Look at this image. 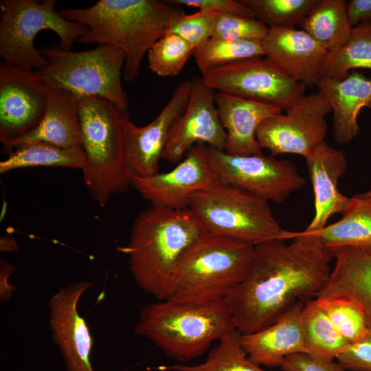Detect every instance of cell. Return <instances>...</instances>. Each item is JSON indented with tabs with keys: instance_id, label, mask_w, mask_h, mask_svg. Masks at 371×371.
<instances>
[{
	"instance_id": "6da1fadb",
	"label": "cell",
	"mask_w": 371,
	"mask_h": 371,
	"mask_svg": "<svg viewBox=\"0 0 371 371\" xmlns=\"http://www.w3.org/2000/svg\"><path fill=\"white\" fill-rule=\"evenodd\" d=\"M287 239L254 246L246 277L225 300L242 335L272 324L296 302L315 299L329 278L333 257L315 234L289 232Z\"/></svg>"
},
{
	"instance_id": "7a4b0ae2",
	"label": "cell",
	"mask_w": 371,
	"mask_h": 371,
	"mask_svg": "<svg viewBox=\"0 0 371 371\" xmlns=\"http://www.w3.org/2000/svg\"><path fill=\"white\" fill-rule=\"evenodd\" d=\"M208 232L189 210L151 205L135 218L127 255L133 280L159 300L170 297L190 251Z\"/></svg>"
},
{
	"instance_id": "3957f363",
	"label": "cell",
	"mask_w": 371,
	"mask_h": 371,
	"mask_svg": "<svg viewBox=\"0 0 371 371\" xmlns=\"http://www.w3.org/2000/svg\"><path fill=\"white\" fill-rule=\"evenodd\" d=\"M182 11L166 1L100 0L89 8H65L58 12L68 21L88 27L77 42L121 49L126 57L122 76L124 81L132 82L146 53Z\"/></svg>"
},
{
	"instance_id": "277c9868",
	"label": "cell",
	"mask_w": 371,
	"mask_h": 371,
	"mask_svg": "<svg viewBox=\"0 0 371 371\" xmlns=\"http://www.w3.org/2000/svg\"><path fill=\"white\" fill-rule=\"evenodd\" d=\"M235 328L225 301L167 299L144 305L134 328L168 357L187 362Z\"/></svg>"
},
{
	"instance_id": "5b68a950",
	"label": "cell",
	"mask_w": 371,
	"mask_h": 371,
	"mask_svg": "<svg viewBox=\"0 0 371 371\" xmlns=\"http://www.w3.org/2000/svg\"><path fill=\"white\" fill-rule=\"evenodd\" d=\"M78 100L86 156L83 180L91 196L104 207L112 195L126 192L131 186L124 153V124L130 115L100 97Z\"/></svg>"
},
{
	"instance_id": "8992f818",
	"label": "cell",
	"mask_w": 371,
	"mask_h": 371,
	"mask_svg": "<svg viewBox=\"0 0 371 371\" xmlns=\"http://www.w3.org/2000/svg\"><path fill=\"white\" fill-rule=\"evenodd\" d=\"M254 249V246L208 232L185 258L168 299L225 301L246 277Z\"/></svg>"
},
{
	"instance_id": "52a82bcc",
	"label": "cell",
	"mask_w": 371,
	"mask_h": 371,
	"mask_svg": "<svg viewBox=\"0 0 371 371\" xmlns=\"http://www.w3.org/2000/svg\"><path fill=\"white\" fill-rule=\"evenodd\" d=\"M269 201L240 188L219 183L197 192L188 207L209 233L252 246L274 239L287 240Z\"/></svg>"
},
{
	"instance_id": "ba28073f",
	"label": "cell",
	"mask_w": 371,
	"mask_h": 371,
	"mask_svg": "<svg viewBox=\"0 0 371 371\" xmlns=\"http://www.w3.org/2000/svg\"><path fill=\"white\" fill-rule=\"evenodd\" d=\"M38 50L47 63L36 72L54 88L66 89L77 98L100 97L127 110V95L122 84L126 57L121 49L98 45L92 49L74 52L52 44Z\"/></svg>"
},
{
	"instance_id": "9c48e42d",
	"label": "cell",
	"mask_w": 371,
	"mask_h": 371,
	"mask_svg": "<svg viewBox=\"0 0 371 371\" xmlns=\"http://www.w3.org/2000/svg\"><path fill=\"white\" fill-rule=\"evenodd\" d=\"M56 5L55 0L0 1V56L4 63L33 71L44 67L46 60L34 45L43 30L55 32L60 47L71 50L88 27L65 19L56 11Z\"/></svg>"
},
{
	"instance_id": "30bf717a",
	"label": "cell",
	"mask_w": 371,
	"mask_h": 371,
	"mask_svg": "<svg viewBox=\"0 0 371 371\" xmlns=\"http://www.w3.org/2000/svg\"><path fill=\"white\" fill-rule=\"evenodd\" d=\"M206 155L221 183L240 188L267 201L282 203L305 183L292 161L262 153L233 155L206 145Z\"/></svg>"
},
{
	"instance_id": "8fae6325",
	"label": "cell",
	"mask_w": 371,
	"mask_h": 371,
	"mask_svg": "<svg viewBox=\"0 0 371 371\" xmlns=\"http://www.w3.org/2000/svg\"><path fill=\"white\" fill-rule=\"evenodd\" d=\"M54 87L36 71L1 63L0 65V141L8 155L17 140L42 121Z\"/></svg>"
},
{
	"instance_id": "7c38bea8",
	"label": "cell",
	"mask_w": 371,
	"mask_h": 371,
	"mask_svg": "<svg viewBox=\"0 0 371 371\" xmlns=\"http://www.w3.org/2000/svg\"><path fill=\"white\" fill-rule=\"evenodd\" d=\"M217 91L267 104L286 111L305 95L306 86L295 82L265 56L243 60L202 76Z\"/></svg>"
},
{
	"instance_id": "4fadbf2b",
	"label": "cell",
	"mask_w": 371,
	"mask_h": 371,
	"mask_svg": "<svg viewBox=\"0 0 371 371\" xmlns=\"http://www.w3.org/2000/svg\"><path fill=\"white\" fill-rule=\"evenodd\" d=\"M285 111L259 126L257 141L271 156L295 154L306 157L325 142L328 129L326 117L331 112L329 102L318 91L303 95Z\"/></svg>"
},
{
	"instance_id": "5bb4252c",
	"label": "cell",
	"mask_w": 371,
	"mask_h": 371,
	"mask_svg": "<svg viewBox=\"0 0 371 371\" xmlns=\"http://www.w3.org/2000/svg\"><path fill=\"white\" fill-rule=\"evenodd\" d=\"M131 186L151 205L188 209L192 195L221 183L207 158L206 145L197 144L170 171L148 177H130Z\"/></svg>"
},
{
	"instance_id": "9a60e30c",
	"label": "cell",
	"mask_w": 371,
	"mask_h": 371,
	"mask_svg": "<svg viewBox=\"0 0 371 371\" xmlns=\"http://www.w3.org/2000/svg\"><path fill=\"white\" fill-rule=\"evenodd\" d=\"M186 108L173 123L161 159L171 163L180 162L188 151L197 144L225 150L226 132L219 118L216 91L202 78L194 76Z\"/></svg>"
},
{
	"instance_id": "2e32d148",
	"label": "cell",
	"mask_w": 371,
	"mask_h": 371,
	"mask_svg": "<svg viewBox=\"0 0 371 371\" xmlns=\"http://www.w3.org/2000/svg\"><path fill=\"white\" fill-rule=\"evenodd\" d=\"M190 91V80L179 84L159 115L146 126H136L130 117L126 120L124 153L130 177H148L159 172L170 130L185 111Z\"/></svg>"
},
{
	"instance_id": "e0dca14e",
	"label": "cell",
	"mask_w": 371,
	"mask_h": 371,
	"mask_svg": "<svg viewBox=\"0 0 371 371\" xmlns=\"http://www.w3.org/2000/svg\"><path fill=\"white\" fill-rule=\"evenodd\" d=\"M92 286L85 280L66 285L49 302L53 341L60 350L67 371H94L91 361L93 338L77 307L82 295Z\"/></svg>"
},
{
	"instance_id": "ac0fdd59",
	"label": "cell",
	"mask_w": 371,
	"mask_h": 371,
	"mask_svg": "<svg viewBox=\"0 0 371 371\" xmlns=\"http://www.w3.org/2000/svg\"><path fill=\"white\" fill-rule=\"evenodd\" d=\"M261 43L265 56L295 82L317 86L323 77L329 52L302 29L269 27Z\"/></svg>"
},
{
	"instance_id": "d6986e66",
	"label": "cell",
	"mask_w": 371,
	"mask_h": 371,
	"mask_svg": "<svg viewBox=\"0 0 371 371\" xmlns=\"http://www.w3.org/2000/svg\"><path fill=\"white\" fill-rule=\"evenodd\" d=\"M305 159L313 188L315 213L304 231L315 232L326 227L331 216L341 214L348 203L349 197L341 194L337 188L348 162L342 150L333 148L326 142Z\"/></svg>"
},
{
	"instance_id": "ffe728a7",
	"label": "cell",
	"mask_w": 371,
	"mask_h": 371,
	"mask_svg": "<svg viewBox=\"0 0 371 371\" xmlns=\"http://www.w3.org/2000/svg\"><path fill=\"white\" fill-rule=\"evenodd\" d=\"M304 304L296 302L272 324L253 333L241 334L242 346L252 362L269 368L280 367L286 356L306 353L302 323Z\"/></svg>"
},
{
	"instance_id": "44dd1931",
	"label": "cell",
	"mask_w": 371,
	"mask_h": 371,
	"mask_svg": "<svg viewBox=\"0 0 371 371\" xmlns=\"http://www.w3.org/2000/svg\"><path fill=\"white\" fill-rule=\"evenodd\" d=\"M216 109L226 132L225 152L233 155L262 153L257 139L259 126L282 110L262 102L224 92L215 94Z\"/></svg>"
},
{
	"instance_id": "7402d4cb",
	"label": "cell",
	"mask_w": 371,
	"mask_h": 371,
	"mask_svg": "<svg viewBox=\"0 0 371 371\" xmlns=\"http://www.w3.org/2000/svg\"><path fill=\"white\" fill-rule=\"evenodd\" d=\"M317 86L333 111L335 141L343 144L352 142L360 133V111L371 104V78L352 70L341 80L322 77Z\"/></svg>"
},
{
	"instance_id": "603a6c76",
	"label": "cell",
	"mask_w": 371,
	"mask_h": 371,
	"mask_svg": "<svg viewBox=\"0 0 371 371\" xmlns=\"http://www.w3.org/2000/svg\"><path fill=\"white\" fill-rule=\"evenodd\" d=\"M335 265L316 298L344 297L357 304L371 330V254L352 247L328 249Z\"/></svg>"
},
{
	"instance_id": "cb8c5ba5",
	"label": "cell",
	"mask_w": 371,
	"mask_h": 371,
	"mask_svg": "<svg viewBox=\"0 0 371 371\" xmlns=\"http://www.w3.org/2000/svg\"><path fill=\"white\" fill-rule=\"evenodd\" d=\"M38 141L64 148L83 149L78 100L72 93L53 88L42 121L33 131L14 142L10 153L19 145Z\"/></svg>"
},
{
	"instance_id": "d4e9b609",
	"label": "cell",
	"mask_w": 371,
	"mask_h": 371,
	"mask_svg": "<svg viewBox=\"0 0 371 371\" xmlns=\"http://www.w3.org/2000/svg\"><path fill=\"white\" fill-rule=\"evenodd\" d=\"M341 218L313 232L328 249L352 247L371 254V196L349 197Z\"/></svg>"
},
{
	"instance_id": "484cf974",
	"label": "cell",
	"mask_w": 371,
	"mask_h": 371,
	"mask_svg": "<svg viewBox=\"0 0 371 371\" xmlns=\"http://www.w3.org/2000/svg\"><path fill=\"white\" fill-rule=\"evenodd\" d=\"M344 0H319L300 23L302 30L329 52L342 47L350 38L353 27L346 12Z\"/></svg>"
},
{
	"instance_id": "4316f807",
	"label": "cell",
	"mask_w": 371,
	"mask_h": 371,
	"mask_svg": "<svg viewBox=\"0 0 371 371\" xmlns=\"http://www.w3.org/2000/svg\"><path fill=\"white\" fill-rule=\"evenodd\" d=\"M0 161V174L34 166H58L82 170L86 156L83 149L64 148L45 142H32L15 147Z\"/></svg>"
},
{
	"instance_id": "83f0119b",
	"label": "cell",
	"mask_w": 371,
	"mask_h": 371,
	"mask_svg": "<svg viewBox=\"0 0 371 371\" xmlns=\"http://www.w3.org/2000/svg\"><path fill=\"white\" fill-rule=\"evenodd\" d=\"M306 353L334 361L349 346L339 333L315 299L305 302L302 311Z\"/></svg>"
},
{
	"instance_id": "f1b7e54d",
	"label": "cell",
	"mask_w": 371,
	"mask_h": 371,
	"mask_svg": "<svg viewBox=\"0 0 371 371\" xmlns=\"http://www.w3.org/2000/svg\"><path fill=\"white\" fill-rule=\"evenodd\" d=\"M161 369L168 371H268L248 358L241 344V334L235 328L223 335L203 363L162 366Z\"/></svg>"
},
{
	"instance_id": "f546056e",
	"label": "cell",
	"mask_w": 371,
	"mask_h": 371,
	"mask_svg": "<svg viewBox=\"0 0 371 371\" xmlns=\"http://www.w3.org/2000/svg\"><path fill=\"white\" fill-rule=\"evenodd\" d=\"M193 57L202 74L250 58L265 56L261 41H235L212 37L195 47Z\"/></svg>"
},
{
	"instance_id": "4dcf8cb0",
	"label": "cell",
	"mask_w": 371,
	"mask_h": 371,
	"mask_svg": "<svg viewBox=\"0 0 371 371\" xmlns=\"http://www.w3.org/2000/svg\"><path fill=\"white\" fill-rule=\"evenodd\" d=\"M359 68L371 70V21L354 27L349 41L337 51L329 52L323 77L341 80Z\"/></svg>"
},
{
	"instance_id": "1f68e13d",
	"label": "cell",
	"mask_w": 371,
	"mask_h": 371,
	"mask_svg": "<svg viewBox=\"0 0 371 371\" xmlns=\"http://www.w3.org/2000/svg\"><path fill=\"white\" fill-rule=\"evenodd\" d=\"M268 27H294L319 0H240Z\"/></svg>"
},
{
	"instance_id": "d6a6232c",
	"label": "cell",
	"mask_w": 371,
	"mask_h": 371,
	"mask_svg": "<svg viewBox=\"0 0 371 371\" xmlns=\"http://www.w3.org/2000/svg\"><path fill=\"white\" fill-rule=\"evenodd\" d=\"M339 333L350 344L370 331L365 315L355 302L344 298H315Z\"/></svg>"
},
{
	"instance_id": "836d02e7",
	"label": "cell",
	"mask_w": 371,
	"mask_h": 371,
	"mask_svg": "<svg viewBox=\"0 0 371 371\" xmlns=\"http://www.w3.org/2000/svg\"><path fill=\"white\" fill-rule=\"evenodd\" d=\"M193 50L194 47L183 38L166 32L148 52L149 67L159 76H177Z\"/></svg>"
},
{
	"instance_id": "e575fe53",
	"label": "cell",
	"mask_w": 371,
	"mask_h": 371,
	"mask_svg": "<svg viewBox=\"0 0 371 371\" xmlns=\"http://www.w3.org/2000/svg\"><path fill=\"white\" fill-rule=\"evenodd\" d=\"M217 14L205 10L188 14L183 10L172 19L167 32L179 35L194 49L212 37Z\"/></svg>"
},
{
	"instance_id": "d590c367",
	"label": "cell",
	"mask_w": 371,
	"mask_h": 371,
	"mask_svg": "<svg viewBox=\"0 0 371 371\" xmlns=\"http://www.w3.org/2000/svg\"><path fill=\"white\" fill-rule=\"evenodd\" d=\"M269 27L256 18L231 13H218L212 37L261 41Z\"/></svg>"
},
{
	"instance_id": "8d00e7d4",
	"label": "cell",
	"mask_w": 371,
	"mask_h": 371,
	"mask_svg": "<svg viewBox=\"0 0 371 371\" xmlns=\"http://www.w3.org/2000/svg\"><path fill=\"white\" fill-rule=\"evenodd\" d=\"M337 360L346 370L371 371V330L360 340L349 344Z\"/></svg>"
},
{
	"instance_id": "74e56055",
	"label": "cell",
	"mask_w": 371,
	"mask_h": 371,
	"mask_svg": "<svg viewBox=\"0 0 371 371\" xmlns=\"http://www.w3.org/2000/svg\"><path fill=\"white\" fill-rule=\"evenodd\" d=\"M166 1L179 7H192L198 8L199 10L231 13L256 18L253 10L242 3L240 0H167Z\"/></svg>"
},
{
	"instance_id": "f35d334b",
	"label": "cell",
	"mask_w": 371,
	"mask_h": 371,
	"mask_svg": "<svg viewBox=\"0 0 371 371\" xmlns=\"http://www.w3.org/2000/svg\"><path fill=\"white\" fill-rule=\"evenodd\" d=\"M280 368L283 371H346L339 362L324 360L304 352L286 356Z\"/></svg>"
},
{
	"instance_id": "ab89813d",
	"label": "cell",
	"mask_w": 371,
	"mask_h": 371,
	"mask_svg": "<svg viewBox=\"0 0 371 371\" xmlns=\"http://www.w3.org/2000/svg\"><path fill=\"white\" fill-rule=\"evenodd\" d=\"M346 12L352 27L371 21V0H350L346 3Z\"/></svg>"
},
{
	"instance_id": "60d3db41",
	"label": "cell",
	"mask_w": 371,
	"mask_h": 371,
	"mask_svg": "<svg viewBox=\"0 0 371 371\" xmlns=\"http://www.w3.org/2000/svg\"><path fill=\"white\" fill-rule=\"evenodd\" d=\"M14 267L4 260H1V300H8L11 296L12 289L14 286L8 284V280L13 272Z\"/></svg>"
},
{
	"instance_id": "b9f144b4",
	"label": "cell",
	"mask_w": 371,
	"mask_h": 371,
	"mask_svg": "<svg viewBox=\"0 0 371 371\" xmlns=\"http://www.w3.org/2000/svg\"><path fill=\"white\" fill-rule=\"evenodd\" d=\"M0 247L1 251H16L18 249L16 240L10 236H3L1 238Z\"/></svg>"
},
{
	"instance_id": "7bdbcfd3",
	"label": "cell",
	"mask_w": 371,
	"mask_h": 371,
	"mask_svg": "<svg viewBox=\"0 0 371 371\" xmlns=\"http://www.w3.org/2000/svg\"><path fill=\"white\" fill-rule=\"evenodd\" d=\"M366 195L371 196V189L367 192H363Z\"/></svg>"
},
{
	"instance_id": "ee69618b",
	"label": "cell",
	"mask_w": 371,
	"mask_h": 371,
	"mask_svg": "<svg viewBox=\"0 0 371 371\" xmlns=\"http://www.w3.org/2000/svg\"><path fill=\"white\" fill-rule=\"evenodd\" d=\"M368 108H370L371 109V104L368 106Z\"/></svg>"
}]
</instances>
